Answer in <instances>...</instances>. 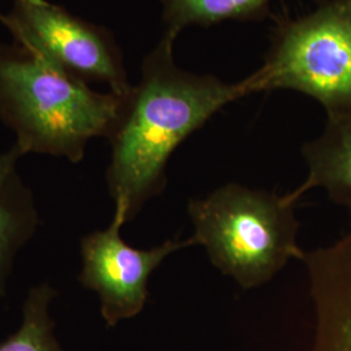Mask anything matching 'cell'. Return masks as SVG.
I'll return each mask as SVG.
<instances>
[{"label":"cell","mask_w":351,"mask_h":351,"mask_svg":"<svg viewBox=\"0 0 351 351\" xmlns=\"http://www.w3.org/2000/svg\"><path fill=\"white\" fill-rule=\"evenodd\" d=\"M175 36L164 33L142 63L138 84L124 97L110 134L106 172L114 213L132 221L167 186V165L176 149L213 114L255 94L250 75L226 82L182 69L175 62Z\"/></svg>","instance_id":"cell-1"},{"label":"cell","mask_w":351,"mask_h":351,"mask_svg":"<svg viewBox=\"0 0 351 351\" xmlns=\"http://www.w3.org/2000/svg\"><path fill=\"white\" fill-rule=\"evenodd\" d=\"M124 97L93 90L16 42L0 45V119L24 155L81 162L91 139L112 133Z\"/></svg>","instance_id":"cell-2"},{"label":"cell","mask_w":351,"mask_h":351,"mask_svg":"<svg viewBox=\"0 0 351 351\" xmlns=\"http://www.w3.org/2000/svg\"><path fill=\"white\" fill-rule=\"evenodd\" d=\"M295 193H276L226 184L189 202L193 241L210 261L243 289L268 282L290 259L303 261L297 243Z\"/></svg>","instance_id":"cell-3"},{"label":"cell","mask_w":351,"mask_h":351,"mask_svg":"<svg viewBox=\"0 0 351 351\" xmlns=\"http://www.w3.org/2000/svg\"><path fill=\"white\" fill-rule=\"evenodd\" d=\"M254 93L293 90L326 114L351 110V0H324L310 12L278 21Z\"/></svg>","instance_id":"cell-4"},{"label":"cell","mask_w":351,"mask_h":351,"mask_svg":"<svg viewBox=\"0 0 351 351\" xmlns=\"http://www.w3.org/2000/svg\"><path fill=\"white\" fill-rule=\"evenodd\" d=\"M3 25L17 45L88 84H104L121 97L133 86L112 34L60 5L14 0Z\"/></svg>","instance_id":"cell-5"},{"label":"cell","mask_w":351,"mask_h":351,"mask_svg":"<svg viewBox=\"0 0 351 351\" xmlns=\"http://www.w3.org/2000/svg\"><path fill=\"white\" fill-rule=\"evenodd\" d=\"M125 220L113 213L108 228L81 239L82 268L80 282L99 295L106 324L116 326L143 310L152 272L176 251L194 246L193 239H167L152 249H137L121 237Z\"/></svg>","instance_id":"cell-6"},{"label":"cell","mask_w":351,"mask_h":351,"mask_svg":"<svg viewBox=\"0 0 351 351\" xmlns=\"http://www.w3.org/2000/svg\"><path fill=\"white\" fill-rule=\"evenodd\" d=\"M302 262L314 301V351H351V229Z\"/></svg>","instance_id":"cell-7"},{"label":"cell","mask_w":351,"mask_h":351,"mask_svg":"<svg viewBox=\"0 0 351 351\" xmlns=\"http://www.w3.org/2000/svg\"><path fill=\"white\" fill-rule=\"evenodd\" d=\"M302 154L308 175L295 194L324 189L330 201L351 215V110L326 114L323 133L303 145Z\"/></svg>","instance_id":"cell-8"},{"label":"cell","mask_w":351,"mask_h":351,"mask_svg":"<svg viewBox=\"0 0 351 351\" xmlns=\"http://www.w3.org/2000/svg\"><path fill=\"white\" fill-rule=\"evenodd\" d=\"M23 156L14 143L10 150L0 152V297L7 293L16 255L39 224L32 191L17 171Z\"/></svg>","instance_id":"cell-9"},{"label":"cell","mask_w":351,"mask_h":351,"mask_svg":"<svg viewBox=\"0 0 351 351\" xmlns=\"http://www.w3.org/2000/svg\"><path fill=\"white\" fill-rule=\"evenodd\" d=\"M165 30L171 36L189 26H208L226 21H252L262 19L272 0H159Z\"/></svg>","instance_id":"cell-10"},{"label":"cell","mask_w":351,"mask_h":351,"mask_svg":"<svg viewBox=\"0 0 351 351\" xmlns=\"http://www.w3.org/2000/svg\"><path fill=\"white\" fill-rule=\"evenodd\" d=\"M56 290L49 284L32 289L23 306V320L10 337L0 341V351H66L55 336L51 303Z\"/></svg>","instance_id":"cell-11"},{"label":"cell","mask_w":351,"mask_h":351,"mask_svg":"<svg viewBox=\"0 0 351 351\" xmlns=\"http://www.w3.org/2000/svg\"><path fill=\"white\" fill-rule=\"evenodd\" d=\"M21 1H27V3H43L46 0H21Z\"/></svg>","instance_id":"cell-12"},{"label":"cell","mask_w":351,"mask_h":351,"mask_svg":"<svg viewBox=\"0 0 351 351\" xmlns=\"http://www.w3.org/2000/svg\"><path fill=\"white\" fill-rule=\"evenodd\" d=\"M4 20H5V14L0 12V23H1V24H4Z\"/></svg>","instance_id":"cell-13"}]
</instances>
